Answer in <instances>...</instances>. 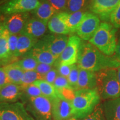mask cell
Segmentation results:
<instances>
[{"instance_id":"obj_4","label":"cell","mask_w":120,"mask_h":120,"mask_svg":"<svg viewBox=\"0 0 120 120\" xmlns=\"http://www.w3.org/2000/svg\"><path fill=\"white\" fill-rule=\"evenodd\" d=\"M116 31L117 28L110 23L102 22L88 41L106 56H111L113 55L116 49Z\"/></svg>"},{"instance_id":"obj_19","label":"cell","mask_w":120,"mask_h":120,"mask_svg":"<svg viewBox=\"0 0 120 120\" xmlns=\"http://www.w3.org/2000/svg\"><path fill=\"white\" fill-rule=\"evenodd\" d=\"M102 107L106 120H120V97L108 100Z\"/></svg>"},{"instance_id":"obj_2","label":"cell","mask_w":120,"mask_h":120,"mask_svg":"<svg viewBox=\"0 0 120 120\" xmlns=\"http://www.w3.org/2000/svg\"><path fill=\"white\" fill-rule=\"evenodd\" d=\"M101 97L96 88L75 91L71 101L73 118L82 120L89 115L98 106Z\"/></svg>"},{"instance_id":"obj_13","label":"cell","mask_w":120,"mask_h":120,"mask_svg":"<svg viewBox=\"0 0 120 120\" xmlns=\"http://www.w3.org/2000/svg\"><path fill=\"white\" fill-rule=\"evenodd\" d=\"M29 19L27 13H19L11 15L4 22V27L8 30L10 34H19L25 27Z\"/></svg>"},{"instance_id":"obj_32","label":"cell","mask_w":120,"mask_h":120,"mask_svg":"<svg viewBox=\"0 0 120 120\" xmlns=\"http://www.w3.org/2000/svg\"><path fill=\"white\" fill-rule=\"evenodd\" d=\"M56 10L57 13L66 12L67 0H45Z\"/></svg>"},{"instance_id":"obj_29","label":"cell","mask_w":120,"mask_h":120,"mask_svg":"<svg viewBox=\"0 0 120 120\" xmlns=\"http://www.w3.org/2000/svg\"><path fill=\"white\" fill-rule=\"evenodd\" d=\"M15 62L19 67H20L24 72L34 71L38 64V62L36 60L30 56L22 58V60Z\"/></svg>"},{"instance_id":"obj_45","label":"cell","mask_w":120,"mask_h":120,"mask_svg":"<svg viewBox=\"0 0 120 120\" xmlns=\"http://www.w3.org/2000/svg\"><path fill=\"white\" fill-rule=\"evenodd\" d=\"M0 120H1V119H0Z\"/></svg>"},{"instance_id":"obj_26","label":"cell","mask_w":120,"mask_h":120,"mask_svg":"<svg viewBox=\"0 0 120 120\" xmlns=\"http://www.w3.org/2000/svg\"><path fill=\"white\" fill-rule=\"evenodd\" d=\"M90 0H67L66 12L72 13L83 11L89 6Z\"/></svg>"},{"instance_id":"obj_9","label":"cell","mask_w":120,"mask_h":120,"mask_svg":"<svg viewBox=\"0 0 120 120\" xmlns=\"http://www.w3.org/2000/svg\"><path fill=\"white\" fill-rule=\"evenodd\" d=\"M100 19L94 13L87 12L76 31L77 36L84 41H89L100 26Z\"/></svg>"},{"instance_id":"obj_30","label":"cell","mask_w":120,"mask_h":120,"mask_svg":"<svg viewBox=\"0 0 120 120\" xmlns=\"http://www.w3.org/2000/svg\"><path fill=\"white\" fill-rule=\"evenodd\" d=\"M79 68L77 64H73L72 70L70 75L67 77L70 86L75 91H76V87H77L78 79H79Z\"/></svg>"},{"instance_id":"obj_6","label":"cell","mask_w":120,"mask_h":120,"mask_svg":"<svg viewBox=\"0 0 120 120\" xmlns=\"http://www.w3.org/2000/svg\"><path fill=\"white\" fill-rule=\"evenodd\" d=\"M1 120H34L26 110L25 105L20 102L0 103Z\"/></svg>"},{"instance_id":"obj_39","label":"cell","mask_w":120,"mask_h":120,"mask_svg":"<svg viewBox=\"0 0 120 120\" xmlns=\"http://www.w3.org/2000/svg\"><path fill=\"white\" fill-rule=\"evenodd\" d=\"M11 83L3 67H0V88Z\"/></svg>"},{"instance_id":"obj_44","label":"cell","mask_w":120,"mask_h":120,"mask_svg":"<svg viewBox=\"0 0 120 120\" xmlns=\"http://www.w3.org/2000/svg\"><path fill=\"white\" fill-rule=\"evenodd\" d=\"M73 118H71V119L69 120H73Z\"/></svg>"},{"instance_id":"obj_40","label":"cell","mask_w":120,"mask_h":120,"mask_svg":"<svg viewBox=\"0 0 120 120\" xmlns=\"http://www.w3.org/2000/svg\"><path fill=\"white\" fill-rule=\"evenodd\" d=\"M115 57L117 59L118 61H120V37L118 40V41L117 43V46L116 50H115Z\"/></svg>"},{"instance_id":"obj_42","label":"cell","mask_w":120,"mask_h":120,"mask_svg":"<svg viewBox=\"0 0 120 120\" xmlns=\"http://www.w3.org/2000/svg\"><path fill=\"white\" fill-rule=\"evenodd\" d=\"M117 76H118V79L120 83V66L118 67L117 69Z\"/></svg>"},{"instance_id":"obj_31","label":"cell","mask_w":120,"mask_h":120,"mask_svg":"<svg viewBox=\"0 0 120 120\" xmlns=\"http://www.w3.org/2000/svg\"><path fill=\"white\" fill-rule=\"evenodd\" d=\"M81 120H106L103 112V107L100 105H98L92 113Z\"/></svg>"},{"instance_id":"obj_1","label":"cell","mask_w":120,"mask_h":120,"mask_svg":"<svg viewBox=\"0 0 120 120\" xmlns=\"http://www.w3.org/2000/svg\"><path fill=\"white\" fill-rule=\"evenodd\" d=\"M77 63L79 68L94 72L120 66V61L115 56H106L90 42L82 41Z\"/></svg>"},{"instance_id":"obj_23","label":"cell","mask_w":120,"mask_h":120,"mask_svg":"<svg viewBox=\"0 0 120 120\" xmlns=\"http://www.w3.org/2000/svg\"><path fill=\"white\" fill-rule=\"evenodd\" d=\"M34 84L38 87L43 96L48 98L52 99L61 95L53 85L44 80H37L34 82Z\"/></svg>"},{"instance_id":"obj_38","label":"cell","mask_w":120,"mask_h":120,"mask_svg":"<svg viewBox=\"0 0 120 120\" xmlns=\"http://www.w3.org/2000/svg\"><path fill=\"white\" fill-rule=\"evenodd\" d=\"M72 66L73 64L72 65H67V64H59L57 68L58 74L60 76L67 78L71 72Z\"/></svg>"},{"instance_id":"obj_24","label":"cell","mask_w":120,"mask_h":120,"mask_svg":"<svg viewBox=\"0 0 120 120\" xmlns=\"http://www.w3.org/2000/svg\"><path fill=\"white\" fill-rule=\"evenodd\" d=\"M86 12L85 10H83L72 13H68L67 22L71 34L76 32Z\"/></svg>"},{"instance_id":"obj_8","label":"cell","mask_w":120,"mask_h":120,"mask_svg":"<svg viewBox=\"0 0 120 120\" xmlns=\"http://www.w3.org/2000/svg\"><path fill=\"white\" fill-rule=\"evenodd\" d=\"M69 37L64 34L48 35L44 37L39 43L35 45L36 46L45 47L58 59L61 53L66 47Z\"/></svg>"},{"instance_id":"obj_21","label":"cell","mask_w":120,"mask_h":120,"mask_svg":"<svg viewBox=\"0 0 120 120\" xmlns=\"http://www.w3.org/2000/svg\"><path fill=\"white\" fill-rule=\"evenodd\" d=\"M41 4L34 10L36 16L41 20L48 23L52 16L56 14V10L45 0H40Z\"/></svg>"},{"instance_id":"obj_12","label":"cell","mask_w":120,"mask_h":120,"mask_svg":"<svg viewBox=\"0 0 120 120\" xmlns=\"http://www.w3.org/2000/svg\"><path fill=\"white\" fill-rule=\"evenodd\" d=\"M53 120H69L73 118L71 102L62 96L51 99Z\"/></svg>"},{"instance_id":"obj_18","label":"cell","mask_w":120,"mask_h":120,"mask_svg":"<svg viewBox=\"0 0 120 120\" xmlns=\"http://www.w3.org/2000/svg\"><path fill=\"white\" fill-rule=\"evenodd\" d=\"M30 55L40 64L53 65L57 60L49 50L42 47L34 46L30 51Z\"/></svg>"},{"instance_id":"obj_20","label":"cell","mask_w":120,"mask_h":120,"mask_svg":"<svg viewBox=\"0 0 120 120\" xmlns=\"http://www.w3.org/2000/svg\"><path fill=\"white\" fill-rule=\"evenodd\" d=\"M37 42V40L24 34H19L17 47L14 57H18L34 47Z\"/></svg>"},{"instance_id":"obj_22","label":"cell","mask_w":120,"mask_h":120,"mask_svg":"<svg viewBox=\"0 0 120 120\" xmlns=\"http://www.w3.org/2000/svg\"><path fill=\"white\" fill-rule=\"evenodd\" d=\"M11 83L20 85L24 71L15 62L3 67Z\"/></svg>"},{"instance_id":"obj_11","label":"cell","mask_w":120,"mask_h":120,"mask_svg":"<svg viewBox=\"0 0 120 120\" xmlns=\"http://www.w3.org/2000/svg\"><path fill=\"white\" fill-rule=\"evenodd\" d=\"M81 39L76 35L69 37L66 47L60 56V64L72 65L77 62Z\"/></svg>"},{"instance_id":"obj_5","label":"cell","mask_w":120,"mask_h":120,"mask_svg":"<svg viewBox=\"0 0 120 120\" xmlns=\"http://www.w3.org/2000/svg\"><path fill=\"white\" fill-rule=\"evenodd\" d=\"M34 120H53L51 100L45 96L28 98L23 103Z\"/></svg>"},{"instance_id":"obj_35","label":"cell","mask_w":120,"mask_h":120,"mask_svg":"<svg viewBox=\"0 0 120 120\" xmlns=\"http://www.w3.org/2000/svg\"><path fill=\"white\" fill-rule=\"evenodd\" d=\"M18 38H19V34H10V36H9L8 39V46L10 57H12L15 56V52L16 51V47H17Z\"/></svg>"},{"instance_id":"obj_16","label":"cell","mask_w":120,"mask_h":120,"mask_svg":"<svg viewBox=\"0 0 120 120\" xmlns=\"http://www.w3.org/2000/svg\"><path fill=\"white\" fill-rule=\"evenodd\" d=\"M23 90L20 85L10 83L0 88V103H13L22 100Z\"/></svg>"},{"instance_id":"obj_34","label":"cell","mask_w":120,"mask_h":120,"mask_svg":"<svg viewBox=\"0 0 120 120\" xmlns=\"http://www.w3.org/2000/svg\"><path fill=\"white\" fill-rule=\"evenodd\" d=\"M109 21L114 27L120 28V2L112 12Z\"/></svg>"},{"instance_id":"obj_7","label":"cell","mask_w":120,"mask_h":120,"mask_svg":"<svg viewBox=\"0 0 120 120\" xmlns=\"http://www.w3.org/2000/svg\"><path fill=\"white\" fill-rule=\"evenodd\" d=\"M40 4V0H10L0 7V11L6 15L27 13L34 11Z\"/></svg>"},{"instance_id":"obj_28","label":"cell","mask_w":120,"mask_h":120,"mask_svg":"<svg viewBox=\"0 0 120 120\" xmlns=\"http://www.w3.org/2000/svg\"><path fill=\"white\" fill-rule=\"evenodd\" d=\"M22 88L23 90V96L21 100L23 103H25L28 98L43 96L38 87L34 83L25 87H22Z\"/></svg>"},{"instance_id":"obj_3","label":"cell","mask_w":120,"mask_h":120,"mask_svg":"<svg viewBox=\"0 0 120 120\" xmlns=\"http://www.w3.org/2000/svg\"><path fill=\"white\" fill-rule=\"evenodd\" d=\"M96 88L101 98L113 100L120 97V83L116 68H106L97 72Z\"/></svg>"},{"instance_id":"obj_15","label":"cell","mask_w":120,"mask_h":120,"mask_svg":"<svg viewBox=\"0 0 120 120\" xmlns=\"http://www.w3.org/2000/svg\"><path fill=\"white\" fill-rule=\"evenodd\" d=\"M48 23L38 18H32L28 19L23 30L19 34H24L37 40L44 35L47 30Z\"/></svg>"},{"instance_id":"obj_33","label":"cell","mask_w":120,"mask_h":120,"mask_svg":"<svg viewBox=\"0 0 120 120\" xmlns=\"http://www.w3.org/2000/svg\"><path fill=\"white\" fill-rule=\"evenodd\" d=\"M53 85L57 89V90L66 89V88L73 90L71 87V86H70L68 79H67V78L60 76V75H58L57 77L55 79Z\"/></svg>"},{"instance_id":"obj_10","label":"cell","mask_w":120,"mask_h":120,"mask_svg":"<svg viewBox=\"0 0 120 120\" xmlns=\"http://www.w3.org/2000/svg\"><path fill=\"white\" fill-rule=\"evenodd\" d=\"M120 2V0H90V11L101 20L109 21L110 16Z\"/></svg>"},{"instance_id":"obj_25","label":"cell","mask_w":120,"mask_h":120,"mask_svg":"<svg viewBox=\"0 0 120 120\" xmlns=\"http://www.w3.org/2000/svg\"><path fill=\"white\" fill-rule=\"evenodd\" d=\"M10 32L4 27L0 37V60H5L10 57L8 39Z\"/></svg>"},{"instance_id":"obj_27","label":"cell","mask_w":120,"mask_h":120,"mask_svg":"<svg viewBox=\"0 0 120 120\" xmlns=\"http://www.w3.org/2000/svg\"><path fill=\"white\" fill-rule=\"evenodd\" d=\"M43 80V76H42L36 71H25L23 72V76L22 77L21 83L20 86L22 87H25L34 83V82L37 80Z\"/></svg>"},{"instance_id":"obj_36","label":"cell","mask_w":120,"mask_h":120,"mask_svg":"<svg viewBox=\"0 0 120 120\" xmlns=\"http://www.w3.org/2000/svg\"><path fill=\"white\" fill-rule=\"evenodd\" d=\"M52 68H53V66L51 65V64L38 63V65L37 66L34 71L43 76V78H44L45 75L47 74L49 71H51Z\"/></svg>"},{"instance_id":"obj_41","label":"cell","mask_w":120,"mask_h":120,"mask_svg":"<svg viewBox=\"0 0 120 120\" xmlns=\"http://www.w3.org/2000/svg\"><path fill=\"white\" fill-rule=\"evenodd\" d=\"M4 29V22H2V21L0 19V37H1V34H2L3 30Z\"/></svg>"},{"instance_id":"obj_43","label":"cell","mask_w":120,"mask_h":120,"mask_svg":"<svg viewBox=\"0 0 120 120\" xmlns=\"http://www.w3.org/2000/svg\"><path fill=\"white\" fill-rule=\"evenodd\" d=\"M73 120H79V119H76V118H73Z\"/></svg>"},{"instance_id":"obj_14","label":"cell","mask_w":120,"mask_h":120,"mask_svg":"<svg viewBox=\"0 0 120 120\" xmlns=\"http://www.w3.org/2000/svg\"><path fill=\"white\" fill-rule=\"evenodd\" d=\"M68 13L66 12L57 13L48 22V28L51 32L56 34L67 35L71 34L67 19Z\"/></svg>"},{"instance_id":"obj_17","label":"cell","mask_w":120,"mask_h":120,"mask_svg":"<svg viewBox=\"0 0 120 120\" xmlns=\"http://www.w3.org/2000/svg\"><path fill=\"white\" fill-rule=\"evenodd\" d=\"M96 73L94 72L79 68L76 91L82 89H93L96 88Z\"/></svg>"},{"instance_id":"obj_37","label":"cell","mask_w":120,"mask_h":120,"mask_svg":"<svg viewBox=\"0 0 120 120\" xmlns=\"http://www.w3.org/2000/svg\"><path fill=\"white\" fill-rule=\"evenodd\" d=\"M58 75L59 74H58L57 69L53 68L44 76L43 80L53 85L55 79Z\"/></svg>"}]
</instances>
